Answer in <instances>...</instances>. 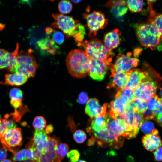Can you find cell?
<instances>
[{"label":"cell","mask_w":162,"mask_h":162,"mask_svg":"<svg viewBox=\"0 0 162 162\" xmlns=\"http://www.w3.org/2000/svg\"><path fill=\"white\" fill-rule=\"evenodd\" d=\"M48 139V136L44 129H35L33 137L32 138L34 146L42 153L46 150Z\"/></svg>","instance_id":"obj_17"},{"label":"cell","mask_w":162,"mask_h":162,"mask_svg":"<svg viewBox=\"0 0 162 162\" xmlns=\"http://www.w3.org/2000/svg\"><path fill=\"white\" fill-rule=\"evenodd\" d=\"M22 140L21 129L20 128L7 130L0 139L4 149L9 150L14 154L17 152L14 148L20 146Z\"/></svg>","instance_id":"obj_7"},{"label":"cell","mask_w":162,"mask_h":162,"mask_svg":"<svg viewBox=\"0 0 162 162\" xmlns=\"http://www.w3.org/2000/svg\"><path fill=\"white\" fill-rule=\"evenodd\" d=\"M91 59L86 52L76 49L71 51L67 55L66 65L68 71L73 77L82 78L88 73Z\"/></svg>","instance_id":"obj_1"},{"label":"cell","mask_w":162,"mask_h":162,"mask_svg":"<svg viewBox=\"0 0 162 162\" xmlns=\"http://www.w3.org/2000/svg\"><path fill=\"white\" fill-rule=\"evenodd\" d=\"M90 134L92 136V138L100 146L119 149L122 146L124 142L122 136L110 131L106 127L99 133H91Z\"/></svg>","instance_id":"obj_6"},{"label":"cell","mask_w":162,"mask_h":162,"mask_svg":"<svg viewBox=\"0 0 162 162\" xmlns=\"http://www.w3.org/2000/svg\"><path fill=\"white\" fill-rule=\"evenodd\" d=\"M157 87L155 82L146 79L132 91L133 96L134 98L147 101L155 95Z\"/></svg>","instance_id":"obj_10"},{"label":"cell","mask_w":162,"mask_h":162,"mask_svg":"<svg viewBox=\"0 0 162 162\" xmlns=\"http://www.w3.org/2000/svg\"><path fill=\"white\" fill-rule=\"evenodd\" d=\"M147 101L148 108L153 111L158 109L162 105L160 98H159L156 94L150 98Z\"/></svg>","instance_id":"obj_30"},{"label":"cell","mask_w":162,"mask_h":162,"mask_svg":"<svg viewBox=\"0 0 162 162\" xmlns=\"http://www.w3.org/2000/svg\"><path fill=\"white\" fill-rule=\"evenodd\" d=\"M46 122L45 118L41 116H37L34 119L33 126L35 129L42 130L46 127Z\"/></svg>","instance_id":"obj_35"},{"label":"cell","mask_w":162,"mask_h":162,"mask_svg":"<svg viewBox=\"0 0 162 162\" xmlns=\"http://www.w3.org/2000/svg\"><path fill=\"white\" fill-rule=\"evenodd\" d=\"M160 95L161 96V97H162V89H161L160 92Z\"/></svg>","instance_id":"obj_55"},{"label":"cell","mask_w":162,"mask_h":162,"mask_svg":"<svg viewBox=\"0 0 162 162\" xmlns=\"http://www.w3.org/2000/svg\"><path fill=\"white\" fill-rule=\"evenodd\" d=\"M46 31L48 34H50L52 33L53 31V29L50 27H47L46 28Z\"/></svg>","instance_id":"obj_51"},{"label":"cell","mask_w":162,"mask_h":162,"mask_svg":"<svg viewBox=\"0 0 162 162\" xmlns=\"http://www.w3.org/2000/svg\"><path fill=\"white\" fill-rule=\"evenodd\" d=\"M55 22L52 25L61 29L67 38H70L85 29L84 26L72 17L61 14H53Z\"/></svg>","instance_id":"obj_3"},{"label":"cell","mask_w":162,"mask_h":162,"mask_svg":"<svg viewBox=\"0 0 162 162\" xmlns=\"http://www.w3.org/2000/svg\"><path fill=\"white\" fill-rule=\"evenodd\" d=\"M69 150V146L67 144L59 143L56 149L57 154L59 158L62 160L67 155Z\"/></svg>","instance_id":"obj_37"},{"label":"cell","mask_w":162,"mask_h":162,"mask_svg":"<svg viewBox=\"0 0 162 162\" xmlns=\"http://www.w3.org/2000/svg\"><path fill=\"white\" fill-rule=\"evenodd\" d=\"M58 8L62 14H67L70 12L72 8L71 2L68 0L61 1L58 4Z\"/></svg>","instance_id":"obj_34"},{"label":"cell","mask_w":162,"mask_h":162,"mask_svg":"<svg viewBox=\"0 0 162 162\" xmlns=\"http://www.w3.org/2000/svg\"><path fill=\"white\" fill-rule=\"evenodd\" d=\"M23 162H32V161L28 160L24 161Z\"/></svg>","instance_id":"obj_56"},{"label":"cell","mask_w":162,"mask_h":162,"mask_svg":"<svg viewBox=\"0 0 162 162\" xmlns=\"http://www.w3.org/2000/svg\"><path fill=\"white\" fill-rule=\"evenodd\" d=\"M136 32L140 44L152 50H156L162 41V33L148 21L138 25Z\"/></svg>","instance_id":"obj_2"},{"label":"cell","mask_w":162,"mask_h":162,"mask_svg":"<svg viewBox=\"0 0 162 162\" xmlns=\"http://www.w3.org/2000/svg\"><path fill=\"white\" fill-rule=\"evenodd\" d=\"M154 158L156 160L162 161V146L157 149L154 153Z\"/></svg>","instance_id":"obj_46"},{"label":"cell","mask_w":162,"mask_h":162,"mask_svg":"<svg viewBox=\"0 0 162 162\" xmlns=\"http://www.w3.org/2000/svg\"><path fill=\"white\" fill-rule=\"evenodd\" d=\"M6 130L3 126L2 122L0 118V139Z\"/></svg>","instance_id":"obj_50"},{"label":"cell","mask_w":162,"mask_h":162,"mask_svg":"<svg viewBox=\"0 0 162 162\" xmlns=\"http://www.w3.org/2000/svg\"><path fill=\"white\" fill-rule=\"evenodd\" d=\"M160 101H161V104L162 105V98H160Z\"/></svg>","instance_id":"obj_57"},{"label":"cell","mask_w":162,"mask_h":162,"mask_svg":"<svg viewBox=\"0 0 162 162\" xmlns=\"http://www.w3.org/2000/svg\"><path fill=\"white\" fill-rule=\"evenodd\" d=\"M78 45L84 47L85 51L91 59L104 61L111 59H108L110 53L106 50L102 41L97 38L79 43Z\"/></svg>","instance_id":"obj_5"},{"label":"cell","mask_w":162,"mask_h":162,"mask_svg":"<svg viewBox=\"0 0 162 162\" xmlns=\"http://www.w3.org/2000/svg\"><path fill=\"white\" fill-rule=\"evenodd\" d=\"M106 5L111 6V10L114 16L118 20L122 21L128 10L127 1H111Z\"/></svg>","instance_id":"obj_18"},{"label":"cell","mask_w":162,"mask_h":162,"mask_svg":"<svg viewBox=\"0 0 162 162\" xmlns=\"http://www.w3.org/2000/svg\"><path fill=\"white\" fill-rule=\"evenodd\" d=\"M60 140L55 136H49L46 150L42 153L36 162H61L62 160L56 153Z\"/></svg>","instance_id":"obj_11"},{"label":"cell","mask_w":162,"mask_h":162,"mask_svg":"<svg viewBox=\"0 0 162 162\" xmlns=\"http://www.w3.org/2000/svg\"><path fill=\"white\" fill-rule=\"evenodd\" d=\"M16 61L17 65L11 73H19L28 77L34 76L38 66L33 55L22 51L19 53Z\"/></svg>","instance_id":"obj_4"},{"label":"cell","mask_w":162,"mask_h":162,"mask_svg":"<svg viewBox=\"0 0 162 162\" xmlns=\"http://www.w3.org/2000/svg\"><path fill=\"white\" fill-rule=\"evenodd\" d=\"M154 117L158 124L162 127V105L157 110L154 111Z\"/></svg>","instance_id":"obj_43"},{"label":"cell","mask_w":162,"mask_h":162,"mask_svg":"<svg viewBox=\"0 0 162 162\" xmlns=\"http://www.w3.org/2000/svg\"><path fill=\"white\" fill-rule=\"evenodd\" d=\"M1 162H12L11 160H9V159H5L2 161Z\"/></svg>","instance_id":"obj_52"},{"label":"cell","mask_w":162,"mask_h":162,"mask_svg":"<svg viewBox=\"0 0 162 162\" xmlns=\"http://www.w3.org/2000/svg\"><path fill=\"white\" fill-rule=\"evenodd\" d=\"M144 120H148L153 119L154 117V113L153 111L148 108L141 112Z\"/></svg>","instance_id":"obj_44"},{"label":"cell","mask_w":162,"mask_h":162,"mask_svg":"<svg viewBox=\"0 0 162 162\" xmlns=\"http://www.w3.org/2000/svg\"><path fill=\"white\" fill-rule=\"evenodd\" d=\"M26 106H23L21 108L17 109H15L14 112L9 114L11 118L15 122H19L20 120L23 115L27 111H28Z\"/></svg>","instance_id":"obj_32"},{"label":"cell","mask_w":162,"mask_h":162,"mask_svg":"<svg viewBox=\"0 0 162 162\" xmlns=\"http://www.w3.org/2000/svg\"><path fill=\"white\" fill-rule=\"evenodd\" d=\"M134 107L131 102L128 104L126 110L122 116L124 118L126 122L129 126L135 136H136V134L134 130Z\"/></svg>","instance_id":"obj_22"},{"label":"cell","mask_w":162,"mask_h":162,"mask_svg":"<svg viewBox=\"0 0 162 162\" xmlns=\"http://www.w3.org/2000/svg\"><path fill=\"white\" fill-rule=\"evenodd\" d=\"M76 162H86L85 160H80L77 161Z\"/></svg>","instance_id":"obj_54"},{"label":"cell","mask_w":162,"mask_h":162,"mask_svg":"<svg viewBox=\"0 0 162 162\" xmlns=\"http://www.w3.org/2000/svg\"><path fill=\"white\" fill-rule=\"evenodd\" d=\"M88 100V97L87 94L84 92H82L79 94L77 101L80 104H84L87 103Z\"/></svg>","instance_id":"obj_45"},{"label":"cell","mask_w":162,"mask_h":162,"mask_svg":"<svg viewBox=\"0 0 162 162\" xmlns=\"http://www.w3.org/2000/svg\"><path fill=\"white\" fill-rule=\"evenodd\" d=\"M140 128L142 131L146 134L152 133L155 129L154 124L148 120L144 121Z\"/></svg>","instance_id":"obj_38"},{"label":"cell","mask_w":162,"mask_h":162,"mask_svg":"<svg viewBox=\"0 0 162 162\" xmlns=\"http://www.w3.org/2000/svg\"><path fill=\"white\" fill-rule=\"evenodd\" d=\"M83 15L86 20L90 38L96 36L98 30L104 28L107 25L108 20L101 12L94 11L89 14H84Z\"/></svg>","instance_id":"obj_8"},{"label":"cell","mask_w":162,"mask_h":162,"mask_svg":"<svg viewBox=\"0 0 162 162\" xmlns=\"http://www.w3.org/2000/svg\"><path fill=\"white\" fill-rule=\"evenodd\" d=\"M8 154L5 149L0 148V161L5 160L7 158Z\"/></svg>","instance_id":"obj_48"},{"label":"cell","mask_w":162,"mask_h":162,"mask_svg":"<svg viewBox=\"0 0 162 162\" xmlns=\"http://www.w3.org/2000/svg\"><path fill=\"white\" fill-rule=\"evenodd\" d=\"M75 141L78 143H81L86 140L87 136L85 132L81 130H76L73 134Z\"/></svg>","instance_id":"obj_39"},{"label":"cell","mask_w":162,"mask_h":162,"mask_svg":"<svg viewBox=\"0 0 162 162\" xmlns=\"http://www.w3.org/2000/svg\"><path fill=\"white\" fill-rule=\"evenodd\" d=\"M134 111L142 112L148 108L147 101L138 98H134L131 102Z\"/></svg>","instance_id":"obj_31"},{"label":"cell","mask_w":162,"mask_h":162,"mask_svg":"<svg viewBox=\"0 0 162 162\" xmlns=\"http://www.w3.org/2000/svg\"><path fill=\"white\" fill-rule=\"evenodd\" d=\"M134 127L135 132L137 135L144 119L142 113L138 111H134Z\"/></svg>","instance_id":"obj_27"},{"label":"cell","mask_w":162,"mask_h":162,"mask_svg":"<svg viewBox=\"0 0 162 162\" xmlns=\"http://www.w3.org/2000/svg\"><path fill=\"white\" fill-rule=\"evenodd\" d=\"M132 53H128L126 55L118 54L114 64L111 66V73H128L130 72L138 65L139 60L132 57Z\"/></svg>","instance_id":"obj_9"},{"label":"cell","mask_w":162,"mask_h":162,"mask_svg":"<svg viewBox=\"0 0 162 162\" xmlns=\"http://www.w3.org/2000/svg\"><path fill=\"white\" fill-rule=\"evenodd\" d=\"M128 104L117 93L115 99L111 102L109 106L110 109L109 114L122 116L126 110Z\"/></svg>","instance_id":"obj_19"},{"label":"cell","mask_w":162,"mask_h":162,"mask_svg":"<svg viewBox=\"0 0 162 162\" xmlns=\"http://www.w3.org/2000/svg\"><path fill=\"white\" fill-rule=\"evenodd\" d=\"M121 33L116 28L105 34L104 38V46L106 50L111 53L113 49L117 47L120 42Z\"/></svg>","instance_id":"obj_16"},{"label":"cell","mask_w":162,"mask_h":162,"mask_svg":"<svg viewBox=\"0 0 162 162\" xmlns=\"http://www.w3.org/2000/svg\"><path fill=\"white\" fill-rule=\"evenodd\" d=\"M67 155L70 162H76L79 160L80 154L77 150L73 149L68 152Z\"/></svg>","instance_id":"obj_41"},{"label":"cell","mask_w":162,"mask_h":162,"mask_svg":"<svg viewBox=\"0 0 162 162\" xmlns=\"http://www.w3.org/2000/svg\"><path fill=\"white\" fill-rule=\"evenodd\" d=\"M142 142L145 149L152 152L160 146L162 141L158 134L151 133L144 135Z\"/></svg>","instance_id":"obj_20"},{"label":"cell","mask_w":162,"mask_h":162,"mask_svg":"<svg viewBox=\"0 0 162 162\" xmlns=\"http://www.w3.org/2000/svg\"><path fill=\"white\" fill-rule=\"evenodd\" d=\"M149 77L148 72H142L139 69H133L130 73L128 83L125 88L133 91L144 80Z\"/></svg>","instance_id":"obj_15"},{"label":"cell","mask_w":162,"mask_h":162,"mask_svg":"<svg viewBox=\"0 0 162 162\" xmlns=\"http://www.w3.org/2000/svg\"><path fill=\"white\" fill-rule=\"evenodd\" d=\"M53 39L56 43L61 44L64 41V37L63 34L58 31L55 32L53 34Z\"/></svg>","instance_id":"obj_42"},{"label":"cell","mask_w":162,"mask_h":162,"mask_svg":"<svg viewBox=\"0 0 162 162\" xmlns=\"http://www.w3.org/2000/svg\"><path fill=\"white\" fill-rule=\"evenodd\" d=\"M28 79L27 76L18 73L7 74L5 77V83L11 86H21L27 81Z\"/></svg>","instance_id":"obj_21"},{"label":"cell","mask_w":162,"mask_h":162,"mask_svg":"<svg viewBox=\"0 0 162 162\" xmlns=\"http://www.w3.org/2000/svg\"><path fill=\"white\" fill-rule=\"evenodd\" d=\"M9 53L4 49L0 48V69L8 68L9 64Z\"/></svg>","instance_id":"obj_33"},{"label":"cell","mask_w":162,"mask_h":162,"mask_svg":"<svg viewBox=\"0 0 162 162\" xmlns=\"http://www.w3.org/2000/svg\"><path fill=\"white\" fill-rule=\"evenodd\" d=\"M4 128L7 130L8 129L16 128L15 122L11 118H10L8 114H6L4 118H1Z\"/></svg>","instance_id":"obj_36"},{"label":"cell","mask_w":162,"mask_h":162,"mask_svg":"<svg viewBox=\"0 0 162 162\" xmlns=\"http://www.w3.org/2000/svg\"><path fill=\"white\" fill-rule=\"evenodd\" d=\"M118 93L127 104L130 103L134 99L132 91L129 88H125L118 91Z\"/></svg>","instance_id":"obj_29"},{"label":"cell","mask_w":162,"mask_h":162,"mask_svg":"<svg viewBox=\"0 0 162 162\" xmlns=\"http://www.w3.org/2000/svg\"><path fill=\"white\" fill-rule=\"evenodd\" d=\"M71 1L74 3H80L81 1V0H72Z\"/></svg>","instance_id":"obj_53"},{"label":"cell","mask_w":162,"mask_h":162,"mask_svg":"<svg viewBox=\"0 0 162 162\" xmlns=\"http://www.w3.org/2000/svg\"><path fill=\"white\" fill-rule=\"evenodd\" d=\"M55 42L53 39H50L49 38L39 40L38 42L39 47L43 51H46L50 54H55L56 52L55 49L51 48L55 45Z\"/></svg>","instance_id":"obj_24"},{"label":"cell","mask_w":162,"mask_h":162,"mask_svg":"<svg viewBox=\"0 0 162 162\" xmlns=\"http://www.w3.org/2000/svg\"><path fill=\"white\" fill-rule=\"evenodd\" d=\"M54 128L52 124H49L46 127L45 132L47 134L52 133L53 131Z\"/></svg>","instance_id":"obj_49"},{"label":"cell","mask_w":162,"mask_h":162,"mask_svg":"<svg viewBox=\"0 0 162 162\" xmlns=\"http://www.w3.org/2000/svg\"><path fill=\"white\" fill-rule=\"evenodd\" d=\"M149 12L148 21L154 25L162 33V14L157 13L153 9Z\"/></svg>","instance_id":"obj_25"},{"label":"cell","mask_w":162,"mask_h":162,"mask_svg":"<svg viewBox=\"0 0 162 162\" xmlns=\"http://www.w3.org/2000/svg\"><path fill=\"white\" fill-rule=\"evenodd\" d=\"M128 8L132 12H138L141 11L143 6L142 0H128L127 1Z\"/></svg>","instance_id":"obj_28"},{"label":"cell","mask_w":162,"mask_h":162,"mask_svg":"<svg viewBox=\"0 0 162 162\" xmlns=\"http://www.w3.org/2000/svg\"><path fill=\"white\" fill-rule=\"evenodd\" d=\"M10 103L15 109H19L23 106L22 103V100H11Z\"/></svg>","instance_id":"obj_47"},{"label":"cell","mask_w":162,"mask_h":162,"mask_svg":"<svg viewBox=\"0 0 162 162\" xmlns=\"http://www.w3.org/2000/svg\"><path fill=\"white\" fill-rule=\"evenodd\" d=\"M110 59L106 61L91 59L89 67L88 73L93 79L100 81L104 78L106 73Z\"/></svg>","instance_id":"obj_12"},{"label":"cell","mask_w":162,"mask_h":162,"mask_svg":"<svg viewBox=\"0 0 162 162\" xmlns=\"http://www.w3.org/2000/svg\"><path fill=\"white\" fill-rule=\"evenodd\" d=\"M132 70L128 73H112L110 77L112 79L108 86V88H115L117 89L118 91L125 88L128 83Z\"/></svg>","instance_id":"obj_14"},{"label":"cell","mask_w":162,"mask_h":162,"mask_svg":"<svg viewBox=\"0 0 162 162\" xmlns=\"http://www.w3.org/2000/svg\"><path fill=\"white\" fill-rule=\"evenodd\" d=\"M13 159L14 161L30 160L32 162L34 158L31 151L28 148H26L17 152L14 154Z\"/></svg>","instance_id":"obj_23"},{"label":"cell","mask_w":162,"mask_h":162,"mask_svg":"<svg viewBox=\"0 0 162 162\" xmlns=\"http://www.w3.org/2000/svg\"><path fill=\"white\" fill-rule=\"evenodd\" d=\"M19 44H16L15 50L12 52L9 53V64L6 69L7 70L10 72L17 65L16 58L19 54Z\"/></svg>","instance_id":"obj_26"},{"label":"cell","mask_w":162,"mask_h":162,"mask_svg":"<svg viewBox=\"0 0 162 162\" xmlns=\"http://www.w3.org/2000/svg\"><path fill=\"white\" fill-rule=\"evenodd\" d=\"M107 105V103H105L103 106H101L97 99L92 98L87 103L85 112L92 118L98 116H105L108 114L106 111Z\"/></svg>","instance_id":"obj_13"},{"label":"cell","mask_w":162,"mask_h":162,"mask_svg":"<svg viewBox=\"0 0 162 162\" xmlns=\"http://www.w3.org/2000/svg\"><path fill=\"white\" fill-rule=\"evenodd\" d=\"M9 96L11 100H22L23 97V93L20 89L14 88L10 90Z\"/></svg>","instance_id":"obj_40"}]
</instances>
